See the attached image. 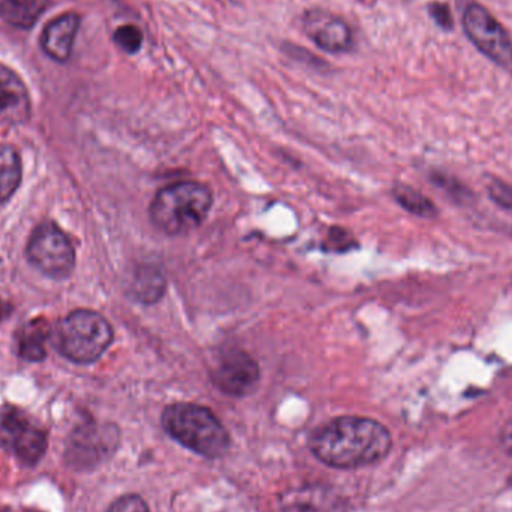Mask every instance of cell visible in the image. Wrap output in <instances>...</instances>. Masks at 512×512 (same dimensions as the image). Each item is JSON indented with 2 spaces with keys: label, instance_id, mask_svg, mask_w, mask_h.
<instances>
[{
  "label": "cell",
  "instance_id": "1",
  "mask_svg": "<svg viewBox=\"0 0 512 512\" xmlns=\"http://www.w3.org/2000/svg\"><path fill=\"white\" fill-rule=\"evenodd\" d=\"M309 448L330 468L358 469L382 462L393 448V438L372 418L339 417L313 432Z\"/></svg>",
  "mask_w": 512,
  "mask_h": 512
},
{
  "label": "cell",
  "instance_id": "20",
  "mask_svg": "<svg viewBox=\"0 0 512 512\" xmlns=\"http://www.w3.org/2000/svg\"><path fill=\"white\" fill-rule=\"evenodd\" d=\"M283 51H285L288 56H291L292 59L297 60V62L306 63V65L312 66V68L319 69L327 66V63L322 62L319 57L313 56L310 51L303 50V48L298 47V45L285 44Z\"/></svg>",
  "mask_w": 512,
  "mask_h": 512
},
{
  "label": "cell",
  "instance_id": "5",
  "mask_svg": "<svg viewBox=\"0 0 512 512\" xmlns=\"http://www.w3.org/2000/svg\"><path fill=\"white\" fill-rule=\"evenodd\" d=\"M119 444L120 432L114 424L84 421L69 433L63 460L71 471L87 474L110 460Z\"/></svg>",
  "mask_w": 512,
  "mask_h": 512
},
{
  "label": "cell",
  "instance_id": "22",
  "mask_svg": "<svg viewBox=\"0 0 512 512\" xmlns=\"http://www.w3.org/2000/svg\"><path fill=\"white\" fill-rule=\"evenodd\" d=\"M489 194L499 206L505 207V209H512V188L507 183H490Z\"/></svg>",
  "mask_w": 512,
  "mask_h": 512
},
{
  "label": "cell",
  "instance_id": "7",
  "mask_svg": "<svg viewBox=\"0 0 512 512\" xmlns=\"http://www.w3.org/2000/svg\"><path fill=\"white\" fill-rule=\"evenodd\" d=\"M26 254L30 264L51 279H66L75 267L74 245L53 222H42L33 230Z\"/></svg>",
  "mask_w": 512,
  "mask_h": 512
},
{
  "label": "cell",
  "instance_id": "12",
  "mask_svg": "<svg viewBox=\"0 0 512 512\" xmlns=\"http://www.w3.org/2000/svg\"><path fill=\"white\" fill-rule=\"evenodd\" d=\"M78 29L80 17L74 12L54 18L42 32L41 45L45 53L57 62H66L71 56Z\"/></svg>",
  "mask_w": 512,
  "mask_h": 512
},
{
  "label": "cell",
  "instance_id": "6",
  "mask_svg": "<svg viewBox=\"0 0 512 512\" xmlns=\"http://www.w3.org/2000/svg\"><path fill=\"white\" fill-rule=\"evenodd\" d=\"M0 445L24 468H35L44 459L48 435L26 411L0 406Z\"/></svg>",
  "mask_w": 512,
  "mask_h": 512
},
{
  "label": "cell",
  "instance_id": "9",
  "mask_svg": "<svg viewBox=\"0 0 512 512\" xmlns=\"http://www.w3.org/2000/svg\"><path fill=\"white\" fill-rule=\"evenodd\" d=\"M212 379L216 388L227 396L245 397L258 387L261 370L251 354L242 349H230L222 354Z\"/></svg>",
  "mask_w": 512,
  "mask_h": 512
},
{
  "label": "cell",
  "instance_id": "24",
  "mask_svg": "<svg viewBox=\"0 0 512 512\" xmlns=\"http://www.w3.org/2000/svg\"><path fill=\"white\" fill-rule=\"evenodd\" d=\"M502 444H504V447L512 453V421L504 430H502Z\"/></svg>",
  "mask_w": 512,
  "mask_h": 512
},
{
  "label": "cell",
  "instance_id": "23",
  "mask_svg": "<svg viewBox=\"0 0 512 512\" xmlns=\"http://www.w3.org/2000/svg\"><path fill=\"white\" fill-rule=\"evenodd\" d=\"M328 245H330L328 249L334 246L337 252H343L346 251V249H351L352 239L346 231L333 230L330 233V242H328Z\"/></svg>",
  "mask_w": 512,
  "mask_h": 512
},
{
  "label": "cell",
  "instance_id": "11",
  "mask_svg": "<svg viewBox=\"0 0 512 512\" xmlns=\"http://www.w3.org/2000/svg\"><path fill=\"white\" fill-rule=\"evenodd\" d=\"M32 111L26 84L11 69L0 63V126L27 122Z\"/></svg>",
  "mask_w": 512,
  "mask_h": 512
},
{
  "label": "cell",
  "instance_id": "19",
  "mask_svg": "<svg viewBox=\"0 0 512 512\" xmlns=\"http://www.w3.org/2000/svg\"><path fill=\"white\" fill-rule=\"evenodd\" d=\"M107 512H150L146 501L138 495H125L116 499Z\"/></svg>",
  "mask_w": 512,
  "mask_h": 512
},
{
  "label": "cell",
  "instance_id": "15",
  "mask_svg": "<svg viewBox=\"0 0 512 512\" xmlns=\"http://www.w3.org/2000/svg\"><path fill=\"white\" fill-rule=\"evenodd\" d=\"M23 179L20 155L14 147H0V206L8 203Z\"/></svg>",
  "mask_w": 512,
  "mask_h": 512
},
{
  "label": "cell",
  "instance_id": "8",
  "mask_svg": "<svg viewBox=\"0 0 512 512\" xmlns=\"http://www.w3.org/2000/svg\"><path fill=\"white\" fill-rule=\"evenodd\" d=\"M463 27L472 44L496 65L512 69V39L505 27L480 3L463 14Z\"/></svg>",
  "mask_w": 512,
  "mask_h": 512
},
{
  "label": "cell",
  "instance_id": "21",
  "mask_svg": "<svg viewBox=\"0 0 512 512\" xmlns=\"http://www.w3.org/2000/svg\"><path fill=\"white\" fill-rule=\"evenodd\" d=\"M429 14L432 15L433 20H435L436 24H438L439 27H442V29H453V14H451L450 8H448L447 3H430Z\"/></svg>",
  "mask_w": 512,
  "mask_h": 512
},
{
  "label": "cell",
  "instance_id": "10",
  "mask_svg": "<svg viewBox=\"0 0 512 512\" xmlns=\"http://www.w3.org/2000/svg\"><path fill=\"white\" fill-rule=\"evenodd\" d=\"M301 26L310 41L328 53H349L354 48V33L349 24L327 9H307L301 17Z\"/></svg>",
  "mask_w": 512,
  "mask_h": 512
},
{
  "label": "cell",
  "instance_id": "17",
  "mask_svg": "<svg viewBox=\"0 0 512 512\" xmlns=\"http://www.w3.org/2000/svg\"><path fill=\"white\" fill-rule=\"evenodd\" d=\"M36 14V0H0V18L15 26H30Z\"/></svg>",
  "mask_w": 512,
  "mask_h": 512
},
{
  "label": "cell",
  "instance_id": "25",
  "mask_svg": "<svg viewBox=\"0 0 512 512\" xmlns=\"http://www.w3.org/2000/svg\"><path fill=\"white\" fill-rule=\"evenodd\" d=\"M0 321H2V304H0Z\"/></svg>",
  "mask_w": 512,
  "mask_h": 512
},
{
  "label": "cell",
  "instance_id": "4",
  "mask_svg": "<svg viewBox=\"0 0 512 512\" xmlns=\"http://www.w3.org/2000/svg\"><path fill=\"white\" fill-rule=\"evenodd\" d=\"M54 348L75 364H92L105 354L114 340L110 322L95 310L78 309L57 322Z\"/></svg>",
  "mask_w": 512,
  "mask_h": 512
},
{
  "label": "cell",
  "instance_id": "2",
  "mask_svg": "<svg viewBox=\"0 0 512 512\" xmlns=\"http://www.w3.org/2000/svg\"><path fill=\"white\" fill-rule=\"evenodd\" d=\"M161 423L171 439L198 456L219 459L230 450L231 436L227 427L206 406L173 403L162 412Z\"/></svg>",
  "mask_w": 512,
  "mask_h": 512
},
{
  "label": "cell",
  "instance_id": "13",
  "mask_svg": "<svg viewBox=\"0 0 512 512\" xmlns=\"http://www.w3.org/2000/svg\"><path fill=\"white\" fill-rule=\"evenodd\" d=\"M167 280L159 268L140 265L129 280V294L143 304H155L164 297Z\"/></svg>",
  "mask_w": 512,
  "mask_h": 512
},
{
  "label": "cell",
  "instance_id": "3",
  "mask_svg": "<svg viewBox=\"0 0 512 512\" xmlns=\"http://www.w3.org/2000/svg\"><path fill=\"white\" fill-rule=\"evenodd\" d=\"M212 206V189L204 183H173L156 192L150 219L167 236H185L204 224Z\"/></svg>",
  "mask_w": 512,
  "mask_h": 512
},
{
  "label": "cell",
  "instance_id": "16",
  "mask_svg": "<svg viewBox=\"0 0 512 512\" xmlns=\"http://www.w3.org/2000/svg\"><path fill=\"white\" fill-rule=\"evenodd\" d=\"M394 198L412 215L420 218H433L436 215L435 204L411 186L397 185L394 188Z\"/></svg>",
  "mask_w": 512,
  "mask_h": 512
},
{
  "label": "cell",
  "instance_id": "18",
  "mask_svg": "<svg viewBox=\"0 0 512 512\" xmlns=\"http://www.w3.org/2000/svg\"><path fill=\"white\" fill-rule=\"evenodd\" d=\"M113 41L126 54H137L143 45V32L134 24H125L114 32Z\"/></svg>",
  "mask_w": 512,
  "mask_h": 512
},
{
  "label": "cell",
  "instance_id": "14",
  "mask_svg": "<svg viewBox=\"0 0 512 512\" xmlns=\"http://www.w3.org/2000/svg\"><path fill=\"white\" fill-rule=\"evenodd\" d=\"M50 336V328L44 319H33L29 324L21 327L18 334V355L23 360L38 363L47 355L45 352V342Z\"/></svg>",
  "mask_w": 512,
  "mask_h": 512
}]
</instances>
